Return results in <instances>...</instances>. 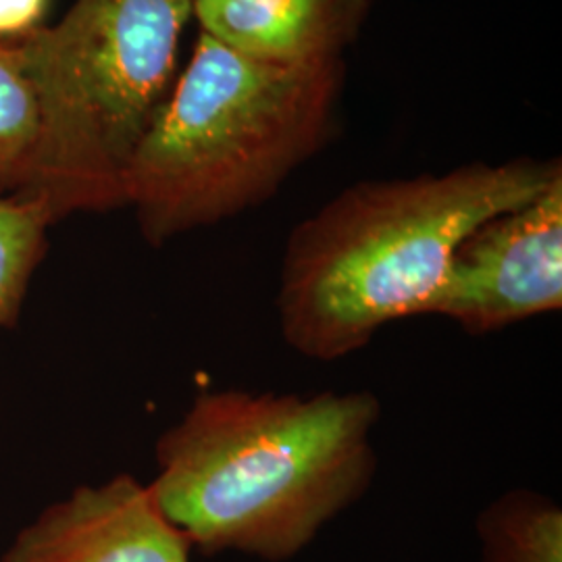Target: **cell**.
Here are the masks:
<instances>
[{
	"label": "cell",
	"mask_w": 562,
	"mask_h": 562,
	"mask_svg": "<svg viewBox=\"0 0 562 562\" xmlns=\"http://www.w3.org/2000/svg\"><path fill=\"white\" fill-rule=\"evenodd\" d=\"M380 419L369 390H209L159 438L146 485L194 550L290 561L369 492Z\"/></svg>",
	"instance_id": "cell-1"
},
{
	"label": "cell",
	"mask_w": 562,
	"mask_h": 562,
	"mask_svg": "<svg viewBox=\"0 0 562 562\" xmlns=\"http://www.w3.org/2000/svg\"><path fill=\"white\" fill-rule=\"evenodd\" d=\"M561 171V161L467 162L344 188L285 240L281 338L311 361L357 355L385 325L422 315L475 227L531 201Z\"/></svg>",
	"instance_id": "cell-2"
},
{
	"label": "cell",
	"mask_w": 562,
	"mask_h": 562,
	"mask_svg": "<svg viewBox=\"0 0 562 562\" xmlns=\"http://www.w3.org/2000/svg\"><path fill=\"white\" fill-rule=\"evenodd\" d=\"M341 88L344 60L252 59L201 32L127 169L142 236L161 246L273 199L336 132Z\"/></svg>",
	"instance_id": "cell-3"
},
{
	"label": "cell",
	"mask_w": 562,
	"mask_h": 562,
	"mask_svg": "<svg viewBox=\"0 0 562 562\" xmlns=\"http://www.w3.org/2000/svg\"><path fill=\"white\" fill-rule=\"evenodd\" d=\"M194 0H76L53 27L9 41L41 113L15 199L53 223L125 206V178L171 92Z\"/></svg>",
	"instance_id": "cell-4"
},
{
	"label": "cell",
	"mask_w": 562,
	"mask_h": 562,
	"mask_svg": "<svg viewBox=\"0 0 562 562\" xmlns=\"http://www.w3.org/2000/svg\"><path fill=\"white\" fill-rule=\"evenodd\" d=\"M562 171L538 196L475 227L423 306L471 336L561 311Z\"/></svg>",
	"instance_id": "cell-5"
},
{
	"label": "cell",
	"mask_w": 562,
	"mask_h": 562,
	"mask_svg": "<svg viewBox=\"0 0 562 562\" xmlns=\"http://www.w3.org/2000/svg\"><path fill=\"white\" fill-rule=\"evenodd\" d=\"M192 552L148 485L121 473L44 508L0 562H192Z\"/></svg>",
	"instance_id": "cell-6"
},
{
	"label": "cell",
	"mask_w": 562,
	"mask_h": 562,
	"mask_svg": "<svg viewBox=\"0 0 562 562\" xmlns=\"http://www.w3.org/2000/svg\"><path fill=\"white\" fill-rule=\"evenodd\" d=\"M371 0H194L201 32L271 63L341 60Z\"/></svg>",
	"instance_id": "cell-7"
},
{
	"label": "cell",
	"mask_w": 562,
	"mask_h": 562,
	"mask_svg": "<svg viewBox=\"0 0 562 562\" xmlns=\"http://www.w3.org/2000/svg\"><path fill=\"white\" fill-rule=\"evenodd\" d=\"M482 562H562V508L542 492L515 487L477 517Z\"/></svg>",
	"instance_id": "cell-8"
},
{
	"label": "cell",
	"mask_w": 562,
	"mask_h": 562,
	"mask_svg": "<svg viewBox=\"0 0 562 562\" xmlns=\"http://www.w3.org/2000/svg\"><path fill=\"white\" fill-rule=\"evenodd\" d=\"M53 220L44 204L0 196V327L20 317L30 280L46 252Z\"/></svg>",
	"instance_id": "cell-9"
},
{
	"label": "cell",
	"mask_w": 562,
	"mask_h": 562,
	"mask_svg": "<svg viewBox=\"0 0 562 562\" xmlns=\"http://www.w3.org/2000/svg\"><path fill=\"white\" fill-rule=\"evenodd\" d=\"M41 127L36 92L9 42H0V196H15L25 181Z\"/></svg>",
	"instance_id": "cell-10"
},
{
	"label": "cell",
	"mask_w": 562,
	"mask_h": 562,
	"mask_svg": "<svg viewBox=\"0 0 562 562\" xmlns=\"http://www.w3.org/2000/svg\"><path fill=\"white\" fill-rule=\"evenodd\" d=\"M48 0H0V38L18 41L38 27Z\"/></svg>",
	"instance_id": "cell-11"
}]
</instances>
